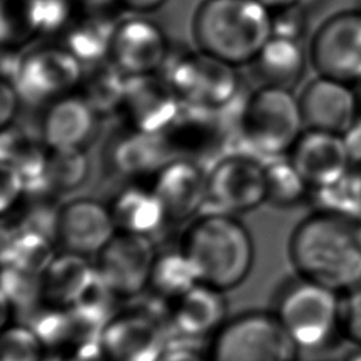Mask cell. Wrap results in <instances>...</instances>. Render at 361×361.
I'll list each match as a JSON object with an SVG mask.
<instances>
[{"label":"cell","mask_w":361,"mask_h":361,"mask_svg":"<svg viewBox=\"0 0 361 361\" xmlns=\"http://www.w3.org/2000/svg\"><path fill=\"white\" fill-rule=\"evenodd\" d=\"M100 116L79 93H71L45 106L41 120L42 142L52 149L85 148L97 130Z\"/></svg>","instance_id":"obj_21"},{"label":"cell","mask_w":361,"mask_h":361,"mask_svg":"<svg viewBox=\"0 0 361 361\" xmlns=\"http://www.w3.org/2000/svg\"><path fill=\"white\" fill-rule=\"evenodd\" d=\"M0 200H1V212L6 214L8 209L14 207L17 202L23 197V195L27 192L24 182L18 172L8 164L1 162L0 168Z\"/></svg>","instance_id":"obj_37"},{"label":"cell","mask_w":361,"mask_h":361,"mask_svg":"<svg viewBox=\"0 0 361 361\" xmlns=\"http://www.w3.org/2000/svg\"><path fill=\"white\" fill-rule=\"evenodd\" d=\"M226 109L180 103L173 123L162 135L172 158L182 157L199 162L203 155L219 152L226 142Z\"/></svg>","instance_id":"obj_17"},{"label":"cell","mask_w":361,"mask_h":361,"mask_svg":"<svg viewBox=\"0 0 361 361\" xmlns=\"http://www.w3.org/2000/svg\"><path fill=\"white\" fill-rule=\"evenodd\" d=\"M272 313L300 350H317L340 331V293L296 275L276 290Z\"/></svg>","instance_id":"obj_5"},{"label":"cell","mask_w":361,"mask_h":361,"mask_svg":"<svg viewBox=\"0 0 361 361\" xmlns=\"http://www.w3.org/2000/svg\"><path fill=\"white\" fill-rule=\"evenodd\" d=\"M300 348L272 312L250 310L227 320L213 336L210 361H298Z\"/></svg>","instance_id":"obj_7"},{"label":"cell","mask_w":361,"mask_h":361,"mask_svg":"<svg viewBox=\"0 0 361 361\" xmlns=\"http://www.w3.org/2000/svg\"><path fill=\"white\" fill-rule=\"evenodd\" d=\"M158 75L186 104L221 110L240 96L235 68L197 48H169Z\"/></svg>","instance_id":"obj_6"},{"label":"cell","mask_w":361,"mask_h":361,"mask_svg":"<svg viewBox=\"0 0 361 361\" xmlns=\"http://www.w3.org/2000/svg\"><path fill=\"white\" fill-rule=\"evenodd\" d=\"M78 13H96V14H113L121 10L117 0H75Z\"/></svg>","instance_id":"obj_40"},{"label":"cell","mask_w":361,"mask_h":361,"mask_svg":"<svg viewBox=\"0 0 361 361\" xmlns=\"http://www.w3.org/2000/svg\"><path fill=\"white\" fill-rule=\"evenodd\" d=\"M117 233L109 206L92 197H76L58 207L55 241L62 251L96 257Z\"/></svg>","instance_id":"obj_14"},{"label":"cell","mask_w":361,"mask_h":361,"mask_svg":"<svg viewBox=\"0 0 361 361\" xmlns=\"http://www.w3.org/2000/svg\"><path fill=\"white\" fill-rule=\"evenodd\" d=\"M344 361H361V347H358L355 351H353Z\"/></svg>","instance_id":"obj_45"},{"label":"cell","mask_w":361,"mask_h":361,"mask_svg":"<svg viewBox=\"0 0 361 361\" xmlns=\"http://www.w3.org/2000/svg\"><path fill=\"white\" fill-rule=\"evenodd\" d=\"M100 347L110 361H161L169 348L168 329L147 310L116 313L102 331Z\"/></svg>","instance_id":"obj_12"},{"label":"cell","mask_w":361,"mask_h":361,"mask_svg":"<svg viewBox=\"0 0 361 361\" xmlns=\"http://www.w3.org/2000/svg\"><path fill=\"white\" fill-rule=\"evenodd\" d=\"M190 34L200 52L234 68L248 66L272 37L271 13L258 0H202Z\"/></svg>","instance_id":"obj_3"},{"label":"cell","mask_w":361,"mask_h":361,"mask_svg":"<svg viewBox=\"0 0 361 361\" xmlns=\"http://www.w3.org/2000/svg\"><path fill=\"white\" fill-rule=\"evenodd\" d=\"M172 155L162 135L148 134L124 124L106 144L104 161L113 173L140 182L149 180Z\"/></svg>","instance_id":"obj_20"},{"label":"cell","mask_w":361,"mask_h":361,"mask_svg":"<svg viewBox=\"0 0 361 361\" xmlns=\"http://www.w3.org/2000/svg\"><path fill=\"white\" fill-rule=\"evenodd\" d=\"M265 202L276 209H290L299 204L310 189L288 155L265 162Z\"/></svg>","instance_id":"obj_30"},{"label":"cell","mask_w":361,"mask_h":361,"mask_svg":"<svg viewBox=\"0 0 361 361\" xmlns=\"http://www.w3.org/2000/svg\"><path fill=\"white\" fill-rule=\"evenodd\" d=\"M288 258L296 275L350 290L361 283V217L314 209L293 227Z\"/></svg>","instance_id":"obj_1"},{"label":"cell","mask_w":361,"mask_h":361,"mask_svg":"<svg viewBox=\"0 0 361 361\" xmlns=\"http://www.w3.org/2000/svg\"><path fill=\"white\" fill-rule=\"evenodd\" d=\"M118 18L113 14L78 13L65 31L61 42L83 66L109 59L110 44Z\"/></svg>","instance_id":"obj_26"},{"label":"cell","mask_w":361,"mask_h":361,"mask_svg":"<svg viewBox=\"0 0 361 361\" xmlns=\"http://www.w3.org/2000/svg\"><path fill=\"white\" fill-rule=\"evenodd\" d=\"M169 41L155 21L135 14L117 21L109 59L128 78L155 75L169 52Z\"/></svg>","instance_id":"obj_13"},{"label":"cell","mask_w":361,"mask_h":361,"mask_svg":"<svg viewBox=\"0 0 361 361\" xmlns=\"http://www.w3.org/2000/svg\"><path fill=\"white\" fill-rule=\"evenodd\" d=\"M248 66L258 86L292 90L302 79L306 58L300 41L272 35Z\"/></svg>","instance_id":"obj_25"},{"label":"cell","mask_w":361,"mask_h":361,"mask_svg":"<svg viewBox=\"0 0 361 361\" xmlns=\"http://www.w3.org/2000/svg\"><path fill=\"white\" fill-rule=\"evenodd\" d=\"M149 186L159 199L166 220L182 223L193 220L204 209L207 172L193 159L173 157L157 171Z\"/></svg>","instance_id":"obj_15"},{"label":"cell","mask_w":361,"mask_h":361,"mask_svg":"<svg viewBox=\"0 0 361 361\" xmlns=\"http://www.w3.org/2000/svg\"><path fill=\"white\" fill-rule=\"evenodd\" d=\"M355 173H357V178H358V185H360V190H361V164L360 165H353Z\"/></svg>","instance_id":"obj_47"},{"label":"cell","mask_w":361,"mask_h":361,"mask_svg":"<svg viewBox=\"0 0 361 361\" xmlns=\"http://www.w3.org/2000/svg\"><path fill=\"white\" fill-rule=\"evenodd\" d=\"M180 250L193 265L199 282L227 292L250 275L255 248L250 230L223 212L197 214L183 231Z\"/></svg>","instance_id":"obj_2"},{"label":"cell","mask_w":361,"mask_h":361,"mask_svg":"<svg viewBox=\"0 0 361 361\" xmlns=\"http://www.w3.org/2000/svg\"><path fill=\"white\" fill-rule=\"evenodd\" d=\"M118 6L124 11H131L134 14H145L158 10L168 0H117Z\"/></svg>","instance_id":"obj_43"},{"label":"cell","mask_w":361,"mask_h":361,"mask_svg":"<svg viewBox=\"0 0 361 361\" xmlns=\"http://www.w3.org/2000/svg\"><path fill=\"white\" fill-rule=\"evenodd\" d=\"M305 128L343 134L357 117V97L350 85L317 75L299 97Z\"/></svg>","instance_id":"obj_18"},{"label":"cell","mask_w":361,"mask_h":361,"mask_svg":"<svg viewBox=\"0 0 361 361\" xmlns=\"http://www.w3.org/2000/svg\"><path fill=\"white\" fill-rule=\"evenodd\" d=\"M340 333L361 347V283L340 295Z\"/></svg>","instance_id":"obj_35"},{"label":"cell","mask_w":361,"mask_h":361,"mask_svg":"<svg viewBox=\"0 0 361 361\" xmlns=\"http://www.w3.org/2000/svg\"><path fill=\"white\" fill-rule=\"evenodd\" d=\"M37 37L34 0H1L3 47L21 49Z\"/></svg>","instance_id":"obj_32"},{"label":"cell","mask_w":361,"mask_h":361,"mask_svg":"<svg viewBox=\"0 0 361 361\" xmlns=\"http://www.w3.org/2000/svg\"><path fill=\"white\" fill-rule=\"evenodd\" d=\"M161 361H210L209 357H203L199 351L193 350L192 347L178 345L171 347L166 350Z\"/></svg>","instance_id":"obj_42"},{"label":"cell","mask_w":361,"mask_h":361,"mask_svg":"<svg viewBox=\"0 0 361 361\" xmlns=\"http://www.w3.org/2000/svg\"><path fill=\"white\" fill-rule=\"evenodd\" d=\"M109 209L117 231L151 237L168 221L152 188L138 182L121 188L111 199Z\"/></svg>","instance_id":"obj_24"},{"label":"cell","mask_w":361,"mask_h":361,"mask_svg":"<svg viewBox=\"0 0 361 361\" xmlns=\"http://www.w3.org/2000/svg\"><path fill=\"white\" fill-rule=\"evenodd\" d=\"M155 255L151 237L117 231L96 255V274L116 298H135L148 289Z\"/></svg>","instance_id":"obj_11"},{"label":"cell","mask_w":361,"mask_h":361,"mask_svg":"<svg viewBox=\"0 0 361 361\" xmlns=\"http://www.w3.org/2000/svg\"><path fill=\"white\" fill-rule=\"evenodd\" d=\"M128 76L124 75L110 59L85 66L78 92L102 116L120 113Z\"/></svg>","instance_id":"obj_27"},{"label":"cell","mask_w":361,"mask_h":361,"mask_svg":"<svg viewBox=\"0 0 361 361\" xmlns=\"http://www.w3.org/2000/svg\"><path fill=\"white\" fill-rule=\"evenodd\" d=\"M288 158L310 189L336 182L351 168L343 135L320 130L305 128Z\"/></svg>","instance_id":"obj_19"},{"label":"cell","mask_w":361,"mask_h":361,"mask_svg":"<svg viewBox=\"0 0 361 361\" xmlns=\"http://www.w3.org/2000/svg\"><path fill=\"white\" fill-rule=\"evenodd\" d=\"M355 97H357V116L361 117V83H360L358 92L355 93Z\"/></svg>","instance_id":"obj_46"},{"label":"cell","mask_w":361,"mask_h":361,"mask_svg":"<svg viewBox=\"0 0 361 361\" xmlns=\"http://www.w3.org/2000/svg\"><path fill=\"white\" fill-rule=\"evenodd\" d=\"M94 279L96 268L87 257L62 251L55 254L41 275V299L54 307H72Z\"/></svg>","instance_id":"obj_23"},{"label":"cell","mask_w":361,"mask_h":361,"mask_svg":"<svg viewBox=\"0 0 361 361\" xmlns=\"http://www.w3.org/2000/svg\"><path fill=\"white\" fill-rule=\"evenodd\" d=\"M258 1L262 3L269 11L290 7V6H296V4L303 6V3H305V0H258Z\"/></svg>","instance_id":"obj_44"},{"label":"cell","mask_w":361,"mask_h":361,"mask_svg":"<svg viewBox=\"0 0 361 361\" xmlns=\"http://www.w3.org/2000/svg\"><path fill=\"white\" fill-rule=\"evenodd\" d=\"M197 283V274L180 247L155 255L148 289L158 298L175 302Z\"/></svg>","instance_id":"obj_29"},{"label":"cell","mask_w":361,"mask_h":361,"mask_svg":"<svg viewBox=\"0 0 361 361\" xmlns=\"http://www.w3.org/2000/svg\"><path fill=\"white\" fill-rule=\"evenodd\" d=\"M271 13L272 35L300 41L306 31V7L302 4L278 8Z\"/></svg>","instance_id":"obj_36"},{"label":"cell","mask_w":361,"mask_h":361,"mask_svg":"<svg viewBox=\"0 0 361 361\" xmlns=\"http://www.w3.org/2000/svg\"><path fill=\"white\" fill-rule=\"evenodd\" d=\"M45 345L28 324H10L1 333V361H42Z\"/></svg>","instance_id":"obj_34"},{"label":"cell","mask_w":361,"mask_h":361,"mask_svg":"<svg viewBox=\"0 0 361 361\" xmlns=\"http://www.w3.org/2000/svg\"><path fill=\"white\" fill-rule=\"evenodd\" d=\"M237 130L252 155L286 157L305 130L298 97L289 89L258 86L243 102Z\"/></svg>","instance_id":"obj_4"},{"label":"cell","mask_w":361,"mask_h":361,"mask_svg":"<svg viewBox=\"0 0 361 361\" xmlns=\"http://www.w3.org/2000/svg\"><path fill=\"white\" fill-rule=\"evenodd\" d=\"M52 243L54 240L42 233L17 227L3 245V265L41 276L55 257Z\"/></svg>","instance_id":"obj_28"},{"label":"cell","mask_w":361,"mask_h":361,"mask_svg":"<svg viewBox=\"0 0 361 361\" xmlns=\"http://www.w3.org/2000/svg\"><path fill=\"white\" fill-rule=\"evenodd\" d=\"M351 165L361 164V117L357 116L351 126L341 134Z\"/></svg>","instance_id":"obj_39"},{"label":"cell","mask_w":361,"mask_h":361,"mask_svg":"<svg viewBox=\"0 0 361 361\" xmlns=\"http://www.w3.org/2000/svg\"><path fill=\"white\" fill-rule=\"evenodd\" d=\"M21 103V97L16 89V86L8 82L1 79L0 85V121H1V128L13 124V120L18 111Z\"/></svg>","instance_id":"obj_38"},{"label":"cell","mask_w":361,"mask_h":361,"mask_svg":"<svg viewBox=\"0 0 361 361\" xmlns=\"http://www.w3.org/2000/svg\"><path fill=\"white\" fill-rule=\"evenodd\" d=\"M265 200V162L252 154H226L207 172V199L203 210L235 216L257 209Z\"/></svg>","instance_id":"obj_9"},{"label":"cell","mask_w":361,"mask_h":361,"mask_svg":"<svg viewBox=\"0 0 361 361\" xmlns=\"http://www.w3.org/2000/svg\"><path fill=\"white\" fill-rule=\"evenodd\" d=\"M312 190L316 209L361 217V190L353 166L336 182Z\"/></svg>","instance_id":"obj_33"},{"label":"cell","mask_w":361,"mask_h":361,"mask_svg":"<svg viewBox=\"0 0 361 361\" xmlns=\"http://www.w3.org/2000/svg\"><path fill=\"white\" fill-rule=\"evenodd\" d=\"M309 59L320 76L345 85L361 83V10L326 18L309 45Z\"/></svg>","instance_id":"obj_10"},{"label":"cell","mask_w":361,"mask_h":361,"mask_svg":"<svg viewBox=\"0 0 361 361\" xmlns=\"http://www.w3.org/2000/svg\"><path fill=\"white\" fill-rule=\"evenodd\" d=\"M85 148H48L47 185L49 192L68 193L80 188L89 176Z\"/></svg>","instance_id":"obj_31"},{"label":"cell","mask_w":361,"mask_h":361,"mask_svg":"<svg viewBox=\"0 0 361 361\" xmlns=\"http://www.w3.org/2000/svg\"><path fill=\"white\" fill-rule=\"evenodd\" d=\"M180 100L158 75L128 78L120 114L124 124L135 130L164 135L173 123Z\"/></svg>","instance_id":"obj_16"},{"label":"cell","mask_w":361,"mask_h":361,"mask_svg":"<svg viewBox=\"0 0 361 361\" xmlns=\"http://www.w3.org/2000/svg\"><path fill=\"white\" fill-rule=\"evenodd\" d=\"M66 361H110L100 344H87L68 351Z\"/></svg>","instance_id":"obj_41"},{"label":"cell","mask_w":361,"mask_h":361,"mask_svg":"<svg viewBox=\"0 0 361 361\" xmlns=\"http://www.w3.org/2000/svg\"><path fill=\"white\" fill-rule=\"evenodd\" d=\"M224 293L199 282L173 302L169 314L173 331L192 340L214 336L227 322Z\"/></svg>","instance_id":"obj_22"},{"label":"cell","mask_w":361,"mask_h":361,"mask_svg":"<svg viewBox=\"0 0 361 361\" xmlns=\"http://www.w3.org/2000/svg\"><path fill=\"white\" fill-rule=\"evenodd\" d=\"M85 66L62 45L45 44L23 51L11 80L21 102L48 106L78 92Z\"/></svg>","instance_id":"obj_8"}]
</instances>
